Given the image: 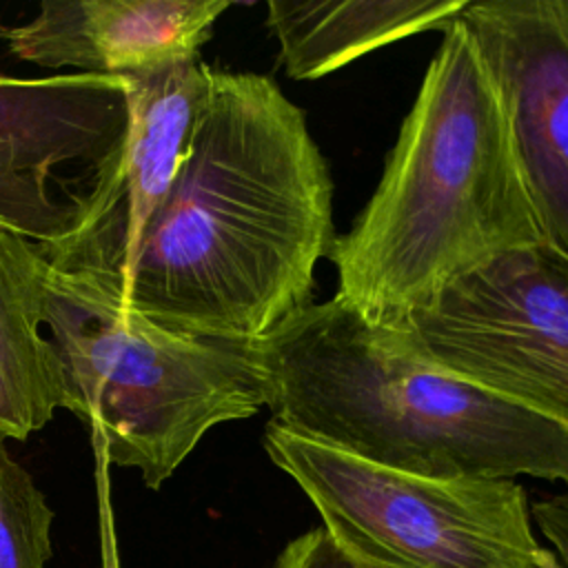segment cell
Masks as SVG:
<instances>
[{"mask_svg": "<svg viewBox=\"0 0 568 568\" xmlns=\"http://www.w3.org/2000/svg\"><path fill=\"white\" fill-rule=\"evenodd\" d=\"M229 7V0H44L24 24H0V42L44 69L131 78L200 58Z\"/></svg>", "mask_w": 568, "mask_h": 568, "instance_id": "cell-10", "label": "cell"}, {"mask_svg": "<svg viewBox=\"0 0 568 568\" xmlns=\"http://www.w3.org/2000/svg\"><path fill=\"white\" fill-rule=\"evenodd\" d=\"M546 541H550L561 568H568V493L550 495L530 508Z\"/></svg>", "mask_w": 568, "mask_h": 568, "instance_id": "cell-15", "label": "cell"}, {"mask_svg": "<svg viewBox=\"0 0 568 568\" xmlns=\"http://www.w3.org/2000/svg\"><path fill=\"white\" fill-rule=\"evenodd\" d=\"M468 0H342L266 4L280 64L293 80H315L390 42L446 31Z\"/></svg>", "mask_w": 568, "mask_h": 568, "instance_id": "cell-12", "label": "cell"}, {"mask_svg": "<svg viewBox=\"0 0 568 568\" xmlns=\"http://www.w3.org/2000/svg\"><path fill=\"white\" fill-rule=\"evenodd\" d=\"M268 459L322 517V528L375 568H561L535 537L515 479L426 477L264 428Z\"/></svg>", "mask_w": 568, "mask_h": 568, "instance_id": "cell-5", "label": "cell"}, {"mask_svg": "<svg viewBox=\"0 0 568 568\" xmlns=\"http://www.w3.org/2000/svg\"><path fill=\"white\" fill-rule=\"evenodd\" d=\"M53 510L0 433V568H44L51 559Z\"/></svg>", "mask_w": 568, "mask_h": 568, "instance_id": "cell-13", "label": "cell"}, {"mask_svg": "<svg viewBox=\"0 0 568 568\" xmlns=\"http://www.w3.org/2000/svg\"><path fill=\"white\" fill-rule=\"evenodd\" d=\"M271 424L393 470L568 486V430L415 351L339 297L255 344Z\"/></svg>", "mask_w": 568, "mask_h": 568, "instance_id": "cell-3", "label": "cell"}, {"mask_svg": "<svg viewBox=\"0 0 568 568\" xmlns=\"http://www.w3.org/2000/svg\"><path fill=\"white\" fill-rule=\"evenodd\" d=\"M271 568H375V566H368L355 559L353 555H348L320 526L291 539L282 548V552L275 557Z\"/></svg>", "mask_w": 568, "mask_h": 568, "instance_id": "cell-14", "label": "cell"}, {"mask_svg": "<svg viewBox=\"0 0 568 568\" xmlns=\"http://www.w3.org/2000/svg\"><path fill=\"white\" fill-rule=\"evenodd\" d=\"M457 22L493 80L544 235L568 253V0H470Z\"/></svg>", "mask_w": 568, "mask_h": 568, "instance_id": "cell-9", "label": "cell"}, {"mask_svg": "<svg viewBox=\"0 0 568 568\" xmlns=\"http://www.w3.org/2000/svg\"><path fill=\"white\" fill-rule=\"evenodd\" d=\"M49 260L40 244L0 224V433L27 439L69 410L64 364L42 333Z\"/></svg>", "mask_w": 568, "mask_h": 568, "instance_id": "cell-11", "label": "cell"}, {"mask_svg": "<svg viewBox=\"0 0 568 568\" xmlns=\"http://www.w3.org/2000/svg\"><path fill=\"white\" fill-rule=\"evenodd\" d=\"M213 69L200 58L126 78V126L95 171L78 226L40 246L55 271L118 284L164 204L206 104Z\"/></svg>", "mask_w": 568, "mask_h": 568, "instance_id": "cell-7", "label": "cell"}, {"mask_svg": "<svg viewBox=\"0 0 568 568\" xmlns=\"http://www.w3.org/2000/svg\"><path fill=\"white\" fill-rule=\"evenodd\" d=\"M335 240L333 180L304 111L268 75L213 69L129 273L93 284L166 331L255 346L313 304Z\"/></svg>", "mask_w": 568, "mask_h": 568, "instance_id": "cell-1", "label": "cell"}, {"mask_svg": "<svg viewBox=\"0 0 568 568\" xmlns=\"http://www.w3.org/2000/svg\"><path fill=\"white\" fill-rule=\"evenodd\" d=\"M44 326L64 364L69 410L109 464L160 488L202 437L266 408L255 346L166 331L87 277L49 264Z\"/></svg>", "mask_w": 568, "mask_h": 568, "instance_id": "cell-4", "label": "cell"}, {"mask_svg": "<svg viewBox=\"0 0 568 568\" xmlns=\"http://www.w3.org/2000/svg\"><path fill=\"white\" fill-rule=\"evenodd\" d=\"M382 178L328 260L337 293L397 324L495 257L548 242L493 80L455 20L442 31Z\"/></svg>", "mask_w": 568, "mask_h": 568, "instance_id": "cell-2", "label": "cell"}, {"mask_svg": "<svg viewBox=\"0 0 568 568\" xmlns=\"http://www.w3.org/2000/svg\"><path fill=\"white\" fill-rule=\"evenodd\" d=\"M126 115V78L0 73V224L40 246L64 240L82 213L64 171L95 175Z\"/></svg>", "mask_w": 568, "mask_h": 568, "instance_id": "cell-8", "label": "cell"}, {"mask_svg": "<svg viewBox=\"0 0 568 568\" xmlns=\"http://www.w3.org/2000/svg\"><path fill=\"white\" fill-rule=\"evenodd\" d=\"M433 364L568 430V253L517 248L390 324Z\"/></svg>", "mask_w": 568, "mask_h": 568, "instance_id": "cell-6", "label": "cell"}]
</instances>
